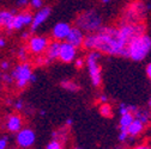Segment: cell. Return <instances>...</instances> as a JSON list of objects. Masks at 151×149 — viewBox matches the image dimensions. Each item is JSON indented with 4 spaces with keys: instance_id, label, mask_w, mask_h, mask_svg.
I'll use <instances>...</instances> for the list:
<instances>
[{
    "instance_id": "d6986e66",
    "label": "cell",
    "mask_w": 151,
    "mask_h": 149,
    "mask_svg": "<svg viewBox=\"0 0 151 149\" xmlns=\"http://www.w3.org/2000/svg\"><path fill=\"white\" fill-rule=\"evenodd\" d=\"M100 114L103 117H111V115H113L111 106L108 103H102V105L100 106Z\"/></svg>"
},
{
    "instance_id": "7c38bea8",
    "label": "cell",
    "mask_w": 151,
    "mask_h": 149,
    "mask_svg": "<svg viewBox=\"0 0 151 149\" xmlns=\"http://www.w3.org/2000/svg\"><path fill=\"white\" fill-rule=\"evenodd\" d=\"M84 32L79 29V28H77V26H74V28H72L71 26V30H70V32H68V35H67V37H66V42H68V43H71L72 45H74L76 48H81L82 47V44H83V40H84Z\"/></svg>"
},
{
    "instance_id": "4dcf8cb0",
    "label": "cell",
    "mask_w": 151,
    "mask_h": 149,
    "mask_svg": "<svg viewBox=\"0 0 151 149\" xmlns=\"http://www.w3.org/2000/svg\"><path fill=\"white\" fill-rule=\"evenodd\" d=\"M145 74H146L147 78H151V65L150 63H147L145 67Z\"/></svg>"
},
{
    "instance_id": "9c48e42d",
    "label": "cell",
    "mask_w": 151,
    "mask_h": 149,
    "mask_svg": "<svg viewBox=\"0 0 151 149\" xmlns=\"http://www.w3.org/2000/svg\"><path fill=\"white\" fill-rule=\"evenodd\" d=\"M50 16V9L49 7H41L37 10V12L32 16V21L30 24V32H35L39 29Z\"/></svg>"
},
{
    "instance_id": "ffe728a7",
    "label": "cell",
    "mask_w": 151,
    "mask_h": 149,
    "mask_svg": "<svg viewBox=\"0 0 151 149\" xmlns=\"http://www.w3.org/2000/svg\"><path fill=\"white\" fill-rule=\"evenodd\" d=\"M134 118H138L139 121H142L144 124H147L149 122V114L146 112V111H143V110H136V112L133 114Z\"/></svg>"
},
{
    "instance_id": "8992f818",
    "label": "cell",
    "mask_w": 151,
    "mask_h": 149,
    "mask_svg": "<svg viewBox=\"0 0 151 149\" xmlns=\"http://www.w3.org/2000/svg\"><path fill=\"white\" fill-rule=\"evenodd\" d=\"M49 43V40L43 36H32L29 37L27 49L34 55H41L45 53L47 45Z\"/></svg>"
},
{
    "instance_id": "836d02e7",
    "label": "cell",
    "mask_w": 151,
    "mask_h": 149,
    "mask_svg": "<svg viewBox=\"0 0 151 149\" xmlns=\"http://www.w3.org/2000/svg\"><path fill=\"white\" fill-rule=\"evenodd\" d=\"M0 67H1L3 69H7V68L10 67V63H9L7 61H3L1 63H0Z\"/></svg>"
},
{
    "instance_id": "b9f144b4",
    "label": "cell",
    "mask_w": 151,
    "mask_h": 149,
    "mask_svg": "<svg viewBox=\"0 0 151 149\" xmlns=\"http://www.w3.org/2000/svg\"><path fill=\"white\" fill-rule=\"evenodd\" d=\"M0 28H1V25H0Z\"/></svg>"
},
{
    "instance_id": "74e56055",
    "label": "cell",
    "mask_w": 151,
    "mask_h": 149,
    "mask_svg": "<svg viewBox=\"0 0 151 149\" xmlns=\"http://www.w3.org/2000/svg\"><path fill=\"white\" fill-rule=\"evenodd\" d=\"M36 81V75H35V74L32 73L31 74V75H30V79H29V82H35Z\"/></svg>"
},
{
    "instance_id": "30bf717a",
    "label": "cell",
    "mask_w": 151,
    "mask_h": 149,
    "mask_svg": "<svg viewBox=\"0 0 151 149\" xmlns=\"http://www.w3.org/2000/svg\"><path fill=\"white\" fill-rule=\"evenodd\" d=\"M32 14L29 11H22L16 13L12 21V30H22L24 26H30Z\"/></svg>"
},
{
    "instance_id": "d590c367",
    "label": "cell",
    "mask_w": 151,
    "mask_h": 149,
    "mask_svg": "<svg viewBox=\"0 0 151 149\" xmlns=\"http://www.w3.org/2000/svg\"><path fill=\"white\" fill-rule=\"evenodd\" d=\"M127 107H128V111H129V112H132V114H134L136 110H137V106H134V105H129Z\"/></svg>"
},
{
    "instance_id": "5b68a950",
    "label": "cell",
    "mask_w": 151,
    "mask_h": 149,
    "mask_svg": "<svg viewBox=\"0 0 151 149\" xmlns=\"http://www.w3.org/2000/svg\"><path fill=\"white\" fill-rule=\"evenodd\" d=\"M31 74H32L31 66L27 61H24L23 63H19L18 66H16V68L11 73V77L16 80V85L18 88H23L29 82Z\"/></svg>"
},
{
    "instance_id": "8fae6325",
    "label": "cell",
    "mask_w": 151,
    "mask_h": 149,
    "mask_svg": "<svg viewBox=\"0 0 151 149\" xmlns=\"http://www.w3.org/2000/svg\"><path fill=\"white\" fill-rule=\"evenodd\" d=\"M71 30V25L68 23L65 22H60V23H56L52 30V36H53V40L55 41H59L63 42L66 40V37L68 35Z\"/></svg>"
},
{
    "instance_id": "2e32d148",
    "label": "cell",
    "mask_w": 151,
    "mask_h": 149,
    "mask_svg": "<svg viewBox=\"0 0 151 149\" xmlns=\"http://www.w3.org/2000/svg\"><path fill=\"white\" fill-rule=\"evenodd\" d=\"M17 12L14 10L12 11H7V10H4V11H0V25L3 28H5L7 31H11L12 30V21H13V17Z\"/></svg>"
},
{
    "instance_id": "ba28073f",
    "label": "cell",
    "mask_w": 151,
    "mask_h": 149,
    "mask_svg": "<svg viewBox=\"0 0 151 149\" xmlns=\"http://www.w3.org/2000/svg\"><path fill=\"white\" fill-rule=\"evenodd\" d=\"M16 143L21 148H29L35 143L36 135L31 129H21L19 131L16 133Z\"/></svg>"
},
{
    "instance_id": "603a6c76",
    "label": "cell",
    "mask_w": 151,
    "mask_h": 149,
    "mask_svg": "<svg viewBox=\"0 0 151 149\" xmlns=\"http://www.w3.org/2000/svg\"><path fill=\"white\" fill-rule=\"evenodd\" d=\"M30 6L32 9H36V10H39L43 6V1L42 0H30Z\"/></svg>"
},
{
    "instance_id": "ac0fdd59",
    "label": "cell",
    "mask_w": 151,
    "mask_h": 149,
    "mask_svg": "<svg viewBox=\"0 0 151 149\" xmlns=\"http://www.w3.org/2000/svg\"><path fill=\"white\" fill-rule=\"evenodd\" d=\"M61 87L67 89V91H71V92H77L79 89V86L73 82V81H70V80H64L61 81Z\"/></svg>"
},
{
    "instance_id": "f1b7e54d",
    "label": "cell",
    "mask_w": 151,
    "mask_h": 149,
    "mask_svg": "<svg viewBox=\"0 0 151 149\" xmlns=\"http://www.w3.org/2000/svg\"><path fill=\"white\" fill-rule=\"evenodd\" d=\"M127 112H129L128 111V107L127 106H125L124 104L120 106V109H119V115L121 116V115H125V114H127Z\"/></svg>"
},
{
    "instance_id": "f35d334b",
    "label": "cell",
    "mask_w": 151,
    "mask_h": 149,
    "mask_svg": "<svg viewBox=\"0 0 151 149\" xmlns=\"http://www.w3.org/2000/svg\"><path fill=\"white\" fill-rule=\"evenodd\" d=\"M72 123H73V121H72V119H71V118H68V119H67V121H66V124H67V125H68V126H70V125H72Z\"/></svg>"
},
{
    "instance_id": "7a4b0ae2",
    "label": "cell",
    "mask_w": 151,
    "mask_h": 149,
    "mask_svg": "<svg viewBox=\"0 0 151 149\" xmlns=\"http://www.w3.org/2000/svg\"><path fill=\"white\" fill-rule=\"evenodd\" d=\"M150 49H151V38L145 32L134 36L126 44L127 57L136 62H140L145 60L150 53Z\"/></svg>"
},
{
    "instance_id": "e575fe53",
    "label": "cell",
    "mask_w": 151,
    "mask_h": 149,
    "mask_svg": "<svg viewBox=\"0 0 151 149\" xmlns=\"http://www.w3.org/2000/svg\"><path fill=\"white\" fill-rule=\"evenodd\" d=\"M100 103L102 104V103H108V97L106 96V94H102L101 97H100Z\"/></svg>"
},
{
    "instance_id": "277c9868",
    "label": "cell",
    "mask_w": 151,
    "mask_h": 149,
    "mask_svg": "<svg viewBox=\"0 0 151 149\" xmlns=\"http://www.w3.org/2000/svg\"><path fill=\"white\" fill-rule=\"evenodd\" d=\"M102 56V54L97 50H91L86 57V66L89 70V75L91 79V82L95 87L101 86L102 84V77H101V67L99 65V60Z\"/></svg>"
},
{
    "instance_id": "d6a6232c",
    "label": "cell",
    "mask_w": 151,
    "mask_h": 149,
    "mask_svg": "<svg viewBox=\"0 0 151 149\" xmlns=\"http://www.w3.org/2000/svg\"><path fill=\"white\" fill-rule=\"evenodd\" d=\"M14 107H16L17 110H22V109H23V101H22V100H17V101L14 103Z\"/></svg>"
},
{
    "instance_id": "e0dca14e",
    "label": "cell",
    "mask_w": 151,
    "mask_h": 149,
    "mask_svg": "<svg viewBox=\"0 0 151 149\" xmlns=\"http://www.w3.org/2000/svg\"><path fill=\"white\" fill-rule=\"evenodd\" d=\"M133 119H134V116H133V114H132V112H127L125 115H121L120 122H119L120 128H127Z\"/></svg>"
},
{
    "instance_id": "f546056e",
    "label": "cell",
    "mask_w": 151,
    "mask_h": 149,
    "mask_svg": "<svg viewBox=\"0 0 151 149\" xmlns=\"http://www.w3.org/2000/svg\"><path fill=\"white\" fill-rule=\"evenodd\" d=\"M17 5L19 6V7H27L29 5V0H18Z\"/></svg>"
},
{
    "instance_id": "4fadbf2b",
    "label": "cell",
    "mask_w": 151,
    "mask_h": 149,
    "mask_svg": "<svg viewBox=\"0 0 151 149\" xmlns=\"http://www.w3.org/2000/svg\"><path fill=\"white\" fill-rule=\"evenodd\" d=\"M23 126V119L19 115L17 114H12L7 117L6 119V123H5V128L7 131L12 133V134H16L17 131H19Z\"/></svg>"
},
{
    "instance_id": "52a82bcc",
    "label": "cell",
    "mask_w": 151,
    "mask_h": 149,
    "mask_svg": "<svg viewBox=\"0 0 151 149\" xmlns=\"http://www.w3.org/2000/svg\"><path fill=\"white\" fill-rule=\"evenodd\" d=\"M77 49L74 45H72L71 43L63 41L60 42V47H59V60L64 63H71L74 61V59L77 57Z\"/></svg>"
},
{
    "instance_id": "6da1fadb",
    "label": "cell",
    "mask_w": 151,
    "mask_h": 149,
    "mask_svg": "<svg viewBox=\"0 0 151 149\" xmlns=\"http://www.w3.org/2000/svg\"><path fill=\"white\" fill-rule=\"evenodd\" d=\"M82 47L88 50H97L101 54L127 57L126 42L120 37L119 30L113 26H102L96 32L88 33L84 36Z\"/></svg>"
},
{
    "instance_id": "60d3db41",
    "label": "cell",
    "mask_w": 151,
    "mask_h": 149,
    "mask_svg": "<svg viewBox=\"0 0 151 149\" xmlns=\"http://www.w3.org/2000/svg\"><path fill=\"white\" fill-rule=\"evenodd\" d=\"M102 1H103L104 4H108V3H110V1H111V0H102Z\"/></svg>"
},
{
    "instance_id": "d4e9b609",
    "label": "cell",
    "mask_w": 151,
    "mask_h": 149,
    "mask_svg": "<svg viewBox=\"0 0 151 149\" xmlns=\"http://www.w3.org/2000/svg\"><path fill=\"white\" fill-rule=\"evenodd\" d=\"M84 63H85V61L83 59H77V57L74 59V65H76V67H77L78 69L83 68L84 67Z\"/></svg>"
},
{
    "instance_id": "9a60e30c",
    "label": "cell",
    "mask_w": 151,
    "mask_h": 149,
    "mask_svg": "<svg viewBox=\"0 0 151 149\" xmlns=\"http://www.w3.org/2000/svg\"><path fill=\"white\" fill-rule=\"evenodd\" d=\"M144 126L145 124L142 121H139L138 118H134L131 122V124L126 128V131L129 137H136V136H139L144 131Z\"/></svg>"
},
{
    "instance_id": "83f0119b",
    "label": "cell",
    "mask_w": 151,
    "mask_h": 149,
    "mask_svg": "<svg viewBox=\"0 0 151 149\" xmlns=\"http://www.w3.org/2000/svg\"><path fill=\"white\" fill-rule=\"evenodd\" d=\"M36 63H37V65H40V66H43V65H47V63H48V61H47V59H46V57L40 56V55H39V57L36 59Z\"/></svg>"
},
{
    "instance_id": "5bb4252c",
    "label": "cell",
    "mask_w": 151,
    "mask_h": 149,
    "mask_svg": "<svg viewBox=\"0 0 151 149\" xmlns=\"http://www.w3.org/2000/svg\"><path fill=\"white\" fill-rule=\"evenodd\" d=\"M59 47H60L59 41H55V40L49 41V43H48V45L45 50V54H46L45 57L47 59L48 63L52 62V61L58 60V57H59Z\"/></svg>"
},
{
    "instance_id": "7402d4cb",
    "label": "cell",
    "mask_w": 151,
    "mask_h": 149,
    "mask_svg": "<svg viewBox=\"0 0 151 149\" xmlns=\"http://www.w3.org/2000/svg\"><path fill=\"white\" fill-rule=\"evenodd\" d=\"M28 49H27V47H22V48H19V50H18V57H19L23 62L24 61H27V57H28Z\"/></svg>"
},
{
    "instance_id": "3957f363",
    "label": "cell",
    "mask_w": 151,
    "mask_h": 149,
    "mask_svg": "<svg viewBox=\"0 0 151 149\" xmlns=\"http://www.w3.org/2000/svg\"><path fill=\"white\" fill-rule=\"evenodd\" d=\"M76 26L79 28L83 32H96L102 28V18L96 11H86L79 14L76 21Z\"/></svg>"
},
{
    "instance_id": "8d00e7d4",
    "label": "cell",
    "mask_w": 151,
    "mask_h": 149,
    "mask_svg": "<svg viewBox=\"0 0 151 149\" xmlns=\"http://www.w3.org/2000/svg\"><path fill=\"white\" fill-rule=\"evenodd\" d=\"M5 45H6V41H5V38L0 37V48H4Z\"/></svg>"
},
{
    "instance_id": "44dd1931",
    "label": "cell",
    "mask_w": 151,
    "mask_h": 149,
    "mask_svg": "<svg viewBox=\"0 0 151 149\" xmlns=\"http://www.w3.org/2000/svg\"><path fill=\"white\" fill-rule=\"evenodd\" d=\"M46 148H47V149H61L63 145H61V142H60L58 138H54L53 141H50V142L47 144Z\"/></svg>"
},
{
    "instance_id": "ab89813d",
    "label": "cell",
    "mask_w": 151,
    "mask_h": 149,
    "mask_svg": "<svg viewBox=\"0 0 151 149\" xmlns=\"http://www.w3.org/2000/svg\"><path fill=\"white\" fill-rule=\"evenodd\" d=\"M40 115H41V116H45V115H46V111H45V110H41V111H40Z\"/></svg>"
},
{
    "instance_id": "484cf974",
    "label": "cell",
    "mask_w": 151,
    "mask_h": 149,
    "mask_svg": "<svg viewBox=\"0 0 151 149\" xmlns=\"http://www.w3.org/2000/svg\"><path fill=\"white\" fill-rule=\"evenodd\" d=\"M0 79H1L4 82H6V84L12 82V80H13V78L11 75H9V74H3V75H0Z\"/></svg>"
},
{
    "instance_id": "4316f807",
    "label": "cell",
    "mask_w": 151,
    "mask_h": 149,
    "mask_svg": "<svg viewBox=\"0 0 151 149\" xmlns=\"http://www.w3.org/2000/svg\"><path fill=\"white\" fill-rule=\"evenodd\" d=\"M7 144H9V138L7 137H1L0 138V149L7 148Z\"/></svg>"
},
{
    "instance_id": "1f68e13d",
    "label": "cell",
    "mask_w": 151,
    "mask_h": 149,
    "mask_svg": "<svg viewBox=\"0 0 151 149\" xmlns=\"http://www.w3.org/2000/svg\"><path fill=\"white\" fill-rule=\"evenodd\" d=\"M30 36H31V32H30V31H24V32L22 33V40H24V41H28Z\"/></svg>"
},
{
    "instance_id": "cb8c5ba5",
    "label": "cell",
    "mask_w": 151,
    "mask_h": 149,
    "mask_svg": "<svg viewBox=\"0 0 151 149\" xmlns=\"http://www.w3.org/2000/svg\"><path fill=\"white\" fill-rule=\"evenodd\" d=\"M118 140H119V142H122V143L128 140V134H127L126 130H120V134L118 136Z\"/></svg>"
}]
</instances>
